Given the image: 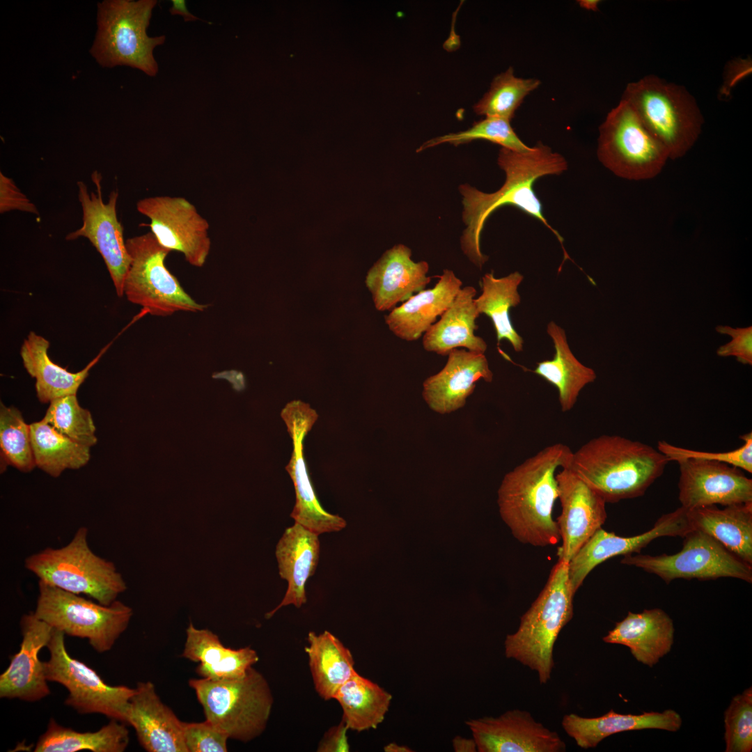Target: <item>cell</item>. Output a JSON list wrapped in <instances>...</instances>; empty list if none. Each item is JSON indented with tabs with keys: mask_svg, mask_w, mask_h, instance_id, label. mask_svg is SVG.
<instances>
[{
	"mask_svg": "<svg viewBox=\"0 0 752 752\" xmlns=\"http://www.w3.org/2000/svg\"><path fill=\"white\" fill-rule=\"evenodd\" d=\"M497 163L505 172L503 185L496 191L485 193L468 184L460 185L462 196V220L466 225L461 237L463 253L481 269L488 257L480 249V237L488 217L504 205L517 207L540 221L563 246V238L548 222L542 203L533 190L535 182L544 176L560 175L567 169V162L560 153L538 142L525 152L501 148Z\"/></svg>",
	"mask_w": 752,
	"mask_h": 752,
	"instance_id": "cell-1",
	"label": "cell"
},
{
	"mask_svg": "<svg viewBox=\"0 0 752 752\" xmlns=\"http://www.w3.org/2000/svg\"><path fill=\"white\" fill-rule=\"evenodd\" d=\"M572 451L556 443L527 458L503 478L499 489L501 515L521 542L545 547L560 533L552 513L558 499L556 470L567 467Z\"/></svg>",
	"mask_w": 752,
	"mask_h": 752,
	"instance_id": "cell-2",
	"label": "cell"
},
{
	"mask_svg": "<svg viewBox=\"0 0 752 752\" xmlns=\"http://www.w3.org/2000/svg\"><path fill=\"white\" fill-rule=\"evenodd\" d=\"M669 462L650 445L619 435L602 434L572 451L567 468L606 503L643 496Z\"/></svg>",
	"mask_w": 752,
	"mask_h": 752,
	"instance_id": "cell-3",
	"label": "cell"
},
{
	"mask_svg": "<svg viewBox=\"0 0 752 752\" xmlns=\"http://www.w3.org/2000/svg\"><path fill=\"white\" fill-rule=\"evenodd\" d=\"M568 563L558 561L538 597L521 617L518 629L504 642L506 657L535 671L547 683L554 666L553 650L561 630L573 616Z\"/></svg>",
	"mask_w": 752,
	"mask_h": 752,
	"instance_id": "cell-4",
	"label": "cell"
},
{
	"mask_svg": "<svg viewBox=\"0 0 752 752\" xmlns=\"http://www.w3.org/2000/svg\"><path fill=\"white\" fill-rule=\"evenodd\" d=\"M156 0H104L97 4V31L89 52L104 68L129 66L150 77L159 68L154 56L166 36L150 37L147 29Z\"/></svg>",
	"mask_w": 752,
	"mask_h": 752,
	"instance_id": "cell-5",
	"label": "cell"
},
{
	"mask_svg": "<svg viewBox=\"0 0 752 752\" xmlns=\"http://www.w3.org/2000/svg\"><path fill=\"white\" fill-rule=\"evenodd\" d=\"M621 100L664 145L670 159L685 155L700 136L703 117L695 99L682 86L646 75L628 84Z\"/></svg>",
	"mask_w": 752,
	"mask_h": 752,
	"instance_id": "cell-6",
	"label": "cell"
},
{
	"mask_svg": "<svg viewBox=\"0 0 752 752\" xmlns=\"http://www.w3.org/2000/svg\"><path fill=\"white\" fill-rule=\"evenodd\" d=\"M189 684L203 707L205 720L229 739L248 742L266 729L273 695L266 678L253 666L239 679L200 677L191 679Z\"/></svg>",
	"mask_w": 752,
	"mask_h": 752,
	"instance_id": "cell-7",
	"label": "cell"
},
{
	"mask_svg": "<svg viewBox=\"0 0 752 752\" xmlns=\"http://www.w3.org/2000/svg\"><path fill=\"white\" fill-rule=\"evenodd\" d=\"M88 534L86 526L79 528L66 545L31 554L25 558L24 566L40 581L108 606L127 585L113 563L92 551Z\"/></svg>",
	"mask_w": 752,
	"mask_h": 752,
	"instance_id": "cell-8",
	"label": "cell"
},
{
	"mask_svg": "<svg viewBox=\"0 0 752 752\" xmlns=\"http://www.w3.org/2000/svg\"><path fill=\"white\" fill-rule=\"evenodd\" d=\"M38 589L36 616L65 634L87 639L98 652L111 649L133 614L117 600L103 605L40 580Z\"/></svg>",
	"mask_w": 752,
	"mask_h": 752,
	"instance_id": "cell-9",
	"label": "cell"
},
{
	"mask_svg": "<svg viewBox=\"0 0 752 752\" xmlns=\"http://www.w3.org/2000/svg\"><path fill=\"white\" fill-rule=\"evenodd\" d=\"M597 156L615 175L634 181L655 178L669 159L666 148L622 100L599 127Z\"/></svg>",
	"mask_w": 752,
	"mask_h": 752,
	"instance_id": "cell-10",
	"label": "cell"
},
{
	"mask_svg": "<svg viewBox=\"0 0 752 752\" xmlns=\"http://www.w3.org/2000/svg\"><path fill=\"white\" fill-rule=\"evenodd\" d=\"M125 244L131 261L123 295L130 302L162 317L178 311L201 312L207 308L191 298L167 269L165 260L170 251L151 232L128 238Z\"/></svg>",
	"mask_w": 752,
	"mask_h": 752,
	"instance_id": "cell-11",
	"label": "cell"
},
{
	"mask_svg": "<svg viewBox=\"0 0 752 752\" xmlns=\"http://www.w3.org/2000/svg\"><path fill=\"white\" fill-rule=\"evenodd\" d=\"M682 538V548L674 554H629L624 556L620 563L654 574L666 583L675 579L712 580L722 577L752 582V565L710 535L691 529Z\"/></svg>",
	"mask_w": 752,
	"mask_h": 752,
	"instance_id": "cell-12",
	"label": "cell"
},
{
	"mask_svg": "<svg viewBox=\"0 0 752 752\" xmlns=\"http://www.w3.org/2000/svg\"><path fill=\"white\" fill-rule=\"evenodd\" d=\"M65 634L54 629L47 645L50 657L43 662L47 681L68 691L65 704L80 714L99 713L125 723V714L135 689L107 684L93 668L68 653Z\"/></svg>",
	"mask_w": 752,
	"mask_h": 752,
	"instance_id": "cell-13",
	"label": "cell"
},
{
	"mask_svg": "<svg viewBox=\"0 0 752 752\" xmlns=\"http://www.w3.org/2000/svg\"><path fill=\"white\" fill-rule=\"evenodd\" d=\"M136 210L150 220L151 233L164 248L182 253L191 265L203 267L211 241L209 224L183 197L158 196L136 203Z\"/></svg>",
	"mask_w": 752,
	"mask_h": 752,
	"instance_id": "cell-14",
	"label": "cell"
},
{
	"mask_svg": "<svg viewBox=\"0 0 752 752\" xmlns=\"http://www.w3.org/2000/svg\"><path fill=\"white\" fill-rule=\"evenodd\" d=\"M102 175L95 171L91 180L96 191L88 192L82 181L77 182L78 198L83 212V224L66 236V240L87 238L101 254L109 272L118 296L123 295L125 277L130 265V256L123 238V228L117 218L118 194L113 191L107 203L102 196Z\"/></svg>",
	"mask_w": 752,
	"mask_h": 752,
	"instance_id": "cell-15",
	"label": "cell"
},
{
	"mask_svg": "<svg viewBox=\"0 0 752 752\" xmlns=\"http://www.w3.org/2000/svg\"><path fill=\"white\" fill-rule=\"evenodd\" d=\"M281 417L293 445L291 458L285 467L293 482L296 497L290 517L318 535L340 531L346 526L345 520L327 512L320 506L304 457V439L318 419L317 412L308 403L292 400L283 409Z\"/></svg>",
	"mask_w": 752,
	"mask_h": 752,
	"instance_id": "cell-16",
	"label": "cell"
},
{
	"mask_svg": "<svg viewBox=\"0 0 752 752\" xmlns=\"http://www.w3.org/2000/svg\"><path fill=\"white\" fill-rule=\"evenodd\" d=\"M681 506H727L752 502V480L744 471L724 462L686 458L676 461Z\"/></svg>",
	"mask_w": 752,
	"mask_h": 752,
	"instance_id": "cell-17",
	"label": "cell"
},
{
	"mask_svg": "<svg viewBox=\"0 0 752 752\" xmlns=\"http://www.w3.org/2000/svg\"><path fill=\"white\" fill-rule=\"evenodd\" d=\"M561 505L556 519L560 539L558 561L568 563L606 519L604 500L570 469L556 474Z\"/></svg>",
	"mask_w": 752,
	"mask_h": 752,
	"instance_id": "cell-18",
	"label": "cell"
},
{
	"mask_svg": "<svg viewBox=\"0 0 752 752\" xmlns=\"http://www.w3.org/2000/svg\"><path fill=\"white\" fill-rule=\"evenodd\" d=\"M687 512L680 506L661 516L650 530L631 537L620 536L600 528L568 562V577L572 590L576 593L588 574L609 558L640 553L658 538H682L692 529Z\"/></svg>",
	"mask_w": 752,
	"mask_h": 752,
	"instance_id": "cell-19",
	"label": "cell"
},
{
	"mask_svg": "<svg viewBox=\"0 0 752 752\" xmlns=\"http://www.w3.org/2000/svg\"><path fill=\"white\" fill-rule=\"evenodd\" d=\"M479 752H561L565 743L531 714L508 710L498 717L466 721Z\"/></svg>",
	"mask_w": 752,
	"mask_h": 752,
	"instance_id": "cell-20",
	"label": "cell"
},
{
	"mask_svg": "<svg viewBox=\"0 0 752 752\" xmlns=\"http://www.w3.org/2000/svg\"><path fill=\"white\" fill-rule=\"evenodd\" d=\"M22 641L7 669L0 675V697L28 702L40 700L50 694L40 650L49 643L54 628L33 612L20 620Z\"/></svg>",
	"mask_w": 752,
	"mask_h": 752,
	"instance_id": "cell-21",
	"label": "cell"
},
{
	"mask_svg": "<svg viewBox=\"0 0 752 752\" xmlns=\"http://www.w3.org/2000/svg\"><path fill=\"white\" fill-rule=\"evenodd\" d=\"M125 714V723L135 730L139 742L148 752H187L183 721L165 705L154 684L139 682Z\"/></svg>",
	"mask_w": 752,
	"mask_h": 752,
	"instance_id": "cell-22",
	"label": "cell"
},
{
	"mask_svg": "<svg viewBox=\"0 0 752 752\" xmlns=\"http://www.w3.org/2000/svg\"><path fill=\"white\" fill-rule=\"evenodd\" d=\"M444 368L423 384V397L430 409L439 414L453 412L464 406L481 379L491 382L493 373L485 354L454 349Z\"/></svg>",
	"mask_w": 752,
	"mask_h": 752,
	"instance_id": "cell-23",
	"label": "cell"
},
{
	"mask_svg": "<svg viewBox=\"0 0 752 752\" xmlns=\"http://www.w3.org/2000/svg\"><path fill=\"white\" fill-rule=\"evenodd\" d=\"M412 251L399 244L387 250L368 272L366 285L377 310H392L430 282L426 261L414 262Z\"/></svg>",
	"mask_w": 752,
	"mask_h": 752,
	"instance_id": "cell-24",
	"label": "cell"
},
{
	"mask_svg": "<svg viewBox=\"0 0 752 752\" xmlns=\"http://www.w3.org/2000/svg\"><path fill=\"white\" fill-rule=\"evenodd\" d=\"M318 535L296 522L284 531L277 543L276 556L280 577L287 581L288 588L280 604L265 614L266 618L283 606L292 604L300 608L306 603V584L319 561Z\"/></svg>",
	"mask_w": 752,
	"mask_h": 752,
	"instance_id": "cell-25",
	"label": "cell"
},
{
	"mask_svg": "<svg viewBox=\"0 0 752 752\" xmlns=\"http://www.w3.org/2000/svg\"><path fill=\"white\" fill-rule=\"evenodd\" d=\"M674 632L671 617L664 610L655 608L641 613L629 611L602 640L628 647L636 661L652 667L671 650Z\"/></svg>",
	"mask_w": 752,
	"mask_h": 752,
	"instance_id": "cell-26",
	"label": "cell"
},
{
	"mask_svg": "<svg viewBox=\"0 0 752 752\" xmlns=\"http://www.w3.org/2000/svg\"><path fill=\"white\" fill-rule=\"evenodd\" d=\"M436 285L413 295L385 316L389 329L398 338L413 341L421 338L453 303L462 282L444 269Z\"/></svg>",
	"mask_w": 752,
	"mask_h": 752,
	"instance_id": "cell-27",
	"label": "cell"
},
{
	"mask_svg": "<svg viewBox=\"0 0 752 752\" xmlns=\"http://www.w3.org/2000/svg\"><path fill=\"white\" fill-rule=\"evenodd\" d=\"M682 719L673 710L662 712H645L641 714H619L611 710L598 717H583L575 714H565L562 726L566 733L582 749L596 747L607 737L613 734L644 729H659L676 732L681 728Z\"/></svg>",
	"mask_w": 752,
	"mask_h": 752,
	"instance_id": "cell-28",
	"label": "cell"
},
{
	"mask_svg": "<svg viewBox=\"0 0 752 752\" xmlns=\"http://www.w3.org/2000/svg\"><path fill=\"white\" fill-rule=\"evenodd\" d=\"M186 641L181 656L199 663L196 673L211 680L243 677L257 663L259 657L250 647L233 649L225 647L219 636L207 629H197L191 622L186 629Z\"/></svg>",
	"mask_w": 752,
	"mask_h": 752,
	"instance_id": "cell-29",
	"label": "cell"
},
{
	"mask_svg": "<svg viewBox=\"0 0 752 752\" xmlns=\"http://www.w3.org/2000/svg\"><path fill=\"white\" fill-rule=\"evenodd\" d=\"M476 295L472 286L460 290L440 320L425 333L423 346L426 351L448 355L454 349L464 347L485 354L486 342L474 334L478 328L476 320L480 315L474 302Z\"/></svg>",
	"mask_w": 752,
	"mask_h": 752,
	"instance_id": "cell-30",
	"label": "cell"
},
{
	"mask_svg": "<svg viewBox=\"0 0 752 752\" xmlns=\"http://www.w3.org/2000/svg\"><path fill=\"white\" fill-rule=\"evenodd\" d=\"M687 516L693 529L707 533L752 565V502L721 509L716 506L694 508L687 510Z\"/></svg>",
	"mask_w": 752,
	"mask_h": 752,
	"instance_id": "cell-31",
	"label": "cell"
},
{
	"mask_svg": "<svg viewBox=\"0 0 752 752\" xmlns=\"http://www.w3.org/2000/svg\"><path fill=\"white\" fill-rule=\"evenodd\" d=\"M49 341L31 331L21 347L20 354L27 373L36 379V391L42 403L77 392L98 361L103 351L81 371L71 373L54 363L49 357Z\"/></svg>",
	"mask_w": 752,
	"mask_h": 752,
	"instance_id": "cell-32",
	"label": "cell"
},
{
	"mask_svg": "<svg viewBox=\"0 0 752 752\" xmlns=\"http://www.w3.org/2000/svg\"><path fill=\"white\" fill-rule=\"evenodd\" d=\"M547 331L552 339L555 354L551 360L537 363L533 373L556 387L561 411H570L583 388L596 379L593 369L584 366L572 352L565 330L550 322Z\"/></svg>",
	"mask_w": 752,
	"mask_h": 752,
	"instance_id": "cell-33",
	"label": "cell"
},
{
	"mask_svg": "<svg viewBox=\"0 0 752 752\" xmlns=\"http://www.w3.org/2000/svg\"><path fill=\"white\" fill-rule=\"evenodd\" d=\"M308 664L315 689L324 700L334 699L338 689L357 671L351 651L328 631L307 636Z\"/></svg>",
	"mask_w": 752,
	"mask_h": 752,
	"instance_id": "cell-34",
	"label": "cell"
},
{
	"mask_svg": "<svg viewBox=\"0 0 752 752\" xmlns=\"http://www.w3.org/2000/svg\"><path fill=\"white\" fill-rule=\"evenodd\" d=\"M343 710L342 720L358 733L375 729L389 711L392 696L377 683L356 672L334 695Z\"/></svg>",
	"mask_w": 752,
	"mask_h": 752,
	"instance_id": "cell-35",
	"label": "cell"
},
{
	"mask_svg": "<svg viewBox=\"0 0 752 752\" xmlns=\"http://www.w3.org/2000/svg\"><path fill=\"white\" fill-rule=\"evenodd\" d=\"M523 279L519 272L501 278H496L493 272L487 273L482 278V293L474 299L478 313L492 321L498 344L506 340L516 352L522 351L524 341L512 324L510 309L521 301L517 288Z\"/></svg>",
	"mask_w": 752,
	"mask_h": 752,
	"instance_id": "cell-36",
	"label": "cell"
},
{
	"mask_svg": "<svg viewBox=\"0 0 752 752\" xmlns=\"http://www.w3.org/2000/svg\"><path fill=\"white\" fill-rule=\"evenodd\" d=\"M129 730L119 721L111 719L95 732L80 733L63 727L54 719L47 730L39 737L35 752H123L129 744Z\"/></svg>",
	"mask_w": 752,
	"mask_h": 752,
	"instance_id": "cell-37",
	"label": "cell"
},
{
	"mask_svg": "<svg viewBox=\"0 0 752 752\" xmlns=\"http://www.w3.org/2000/svg\"><path fill=\"white\" fill-rule=\"evenodd\" d=\"M36 466L52 477L78 469L91 458L90 448L60 434L42 419L30 424Z\"/></svg>",
	"mask_w": 752,
	"mask_h": 752,
	"instance_id": "cell-38",
	"label": "cell"
},
{
	"mask_svg": "<svg viewBox=\"0 0 752 752\" xmlns=\"http://www.w3.org/2000/svg\"><path fill=\"white\" fill-rule=\"evenodd\" d=\"M540 84V80L535 78L517 77L510 66L494 77L489 90L473 105V111L477 115L510 121L525 97Z\"/></svg>",
	"mask_w": 752,
	"mask_h": 752,
	"instance_id": "cell-39",
	"label": "cell"
},
{
	"mask_svg": "<svg viewBox=\"0 0 752 752\" xmlns=\"http://www.w3.org/2000/svg\"><path fill=\"white\" fill-rule=\"evenodd\" d=\"M1 471L13 466L29 472L36 466L31 440L30 425L15 407H0Z\"/></svg>",
	"mask_w": 752,
	"mask_h": 752,
	"instance_id": "cell-40",
	"label": "cell"
},
{
	"mask_svg": "<svg viewBox=\"0 0 752 752\" xmlns=\"http://www.w3.org/2000/svg\"><path fill=\"white\" fill-rule=\"evenodd\" d=\"M76 395L52 400L42 420L60 434L91 447L97 442L96 428L91 412L79 405Z\"/></svg>",
	"mask_w": 752,
	"mask_h": 752,
	"instance_id": "cell-41",
	"label": "cell"
},
{
	"mask_svg": "<svg viewBox=\"0 0 752 752\" xmlns=\"http://www.w3.org/2000/svg\"><path fill=\"white\" fill-rule=\"evenodd\" d=\"M477 139L489 141L500 145L501 148L517 152H525L531 148L515 133L510 120L498 117H485L475 122L467 130L449 133L427 141L417 148L416 152L445 143L458 146Z\"/></svg>",
	"mask_w": 752,
	"mask_h": 752,
	"instance_id": "cell-42",
	"label": "cell"
},
{
	"mask_svg": "<svg viewBox=\"0 0 752 752\" xmlns=\"http://www.w3.org/2000/svg\"><path fill=\"white\" fill-rule=\"evenodd\" d=\"M726 752L752 750V688L736 695L724 712Z\"/></svg>",
	"mask_w": 752,
	"mask_h": 752,
	"instance_id": "cell-43",
	"label": "cell"
},
{
	"mask_svg": "<svg viewBox=\"0 0 752 752\" xmlns=\"http://www.w3.org/2000/svg\"><path fill=\"white\" fill-rule=\"evenodd\" d=\"M739 438L744 444L733 451L721 453L698 451L676 446L661 440L657 443V450L664 455L668 461L694 458L724 462L736 467L748 473H752V432L742 434Z\"/></svg>",
	"mask_w": 752,
	"mask_h": 752,
	"instance_id": "cell-44",
	"label": "cell"
},
{
	"mask_svg": "<svg viewBox=\"0 0 752 752\" xmlns=\"http://www.w3.org/2000/svg\"><path fill=\"white\" fill-rule=\"evenodd\" d=\"M183 737L187 752H226L228 735L205 720L183 722Z\"/></svg>",
	"mask_w": 752,
	"mask_h": 752,
	"instance_id": "cell-45",
	"label": "cell"
},
{
	"mask_svg": "<svg viewBox=\"0 0 752 752\" xmlns=\"http://www.w3.org/2000/svg\"><path fill=\"white\" fill-rule=\"evenodd\" d=\"M716 331L721 334H728L732 340L720 346L716 354L719 357L734 356L742 364H752V327L732 328L730 326L718 325Z\"/></svg>",
	"mask_w": 752,
	"mask_h": 752,
	"instance_id": "cell-46",
	"label": "cell"
},
{
	"mask_svg": "<svg viewBox=\"0 0 752 752\" xmlns=\"http://www.w3.org/2000/svg\"><path fill=\"white\" fill-rule=\"evenodd\" d=\"M10 210L38 214L33 203L17 188L14 182L0 172V212Z\"/></svg>",
	"mask_w": 752,
	"mask_h": 752,
	"instance_id": "cell-47",
	"label": "cell"
},
{
	"mask_svg": "<svg viewBox=\"0 0 752 752\" xmlns=\"http://www.w3.org/2000/svg\"><path fill=\"white\" fill-rule=\"evenodd\" d=\"M348 730V727L343 720L338 725L331 727L319 742L317 751L348 752L350 751L347 736Z\"/></svg>",
	"mask_w": 752,
	"mask_h": 752,
	"instance_id": "cell-48",
	"label": "cell"
},
{
	"mask_svg": "<svg viewBox=\"0 0 752 752\" xmlns=\"http://www.w3.org/2000/svg\"><path fill=\"white\" fill-rule=\"evenodd\" d=\"M171 2L172 6L169 9V12L171 15H179L184 18L185 22H193L200 19L189 11L185 1L172 0Z\"/></svg>",
	"mask_w": 752,
	"mask_h": 752,
	"instance_id": "cell-49",
	"label": "cell"
},
{
	"mask_svg": "<svg viewBox=\"0 0 752 752\" xmlns=\"http://www.w3.org/2000/svg\"><path fill=\"white\" fill-rule=\"evenodd\" d=\"M453 747L456 752H476L478 751L477 746L473 738H466L456 736L452 741Z\"/></svg>",
	"mask_w": 752,
	"mask_h": 752,
	"instance_id": "cell-50",
	"label": "cell"
},
{
	"mask_svg": "<svg viewBox=\"0 0 752 752\" xmlns=\"http://www.w3.org/2000/svg\"><path fill=\"white\" fill-rule=\"evenodd\" d=\"M386 752H412L413 750L405 745H399L396 743H389L384 747Z\"/></svg>",
	"mask_w": 752,
	"mask_h": 752,
	"instance_id": "cell-51",
	"label": "cell"
},
{
	"mask_svg": "<svg viewBox=\"0 0 752 752\" xmlns=\"http://www.w3.org/2000/svg\"><path fill=\"white\" fill-rule=\"evenodd\" d=\"M577 2L581 8L593 11L597 10L600 3V1L597 0H579Z\"/></svg>",
	"mask_w": 752,
	"mask_h": 752,
	"instance_id": "cell-52",
	"label": "cell"
}]
</instances>
